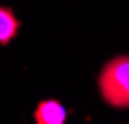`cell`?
Returning a JSON list of instances; mask_svg holds the SVG:
<instances>
[{
    "mask_svg": "<svg viewBox=\"0 0 129 124\" xmlns=\"http://www.w3.org/2000/svg\"><path fill=\"white\" fill-rule=\"evenodd\" d=\"M105 102L117 108H129V56L108 61L98 79Z\"/></svg>",
    "mask_w": 129,
    "mask_h": 124,
    "instance_id": "1",
    "label": "cell"
},
{
    "mask_svg": "<svg viewBox=\"0 0 129 124\" xmlns=\"http://www.w3.org/2000/svg\"><path fill=\"white\" fill-rule=\"evenodd\" d=\"M66 110L56 100L40 102L35 110V122L37 124H64Z\"/></svg>",
    "mask_w": 129,
    "mask_h": 124,
    "instance_id": "2",
    "label": "cell"
},
{
    "mask_svg": "<svg viewBox=\"0 0 129 124\" xmlns=\"http://www.w3.org/2000/svg\"><path fill=\"white\" fill-rule=\"evenodd\" d=\"M18 28L19 21L16 19V16L9 9L0 7V44H9L14 39Z\"/></svg>",
    "mask_w": 129,
    "mask_h": 124,
    "instance_id": "3",
    "label": "cell"
}]
</instances>
